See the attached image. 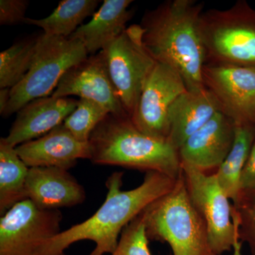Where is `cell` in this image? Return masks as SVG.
Masks as SVG:
<instances>
[{"label":"cell","mask_w":255,"mask_h":255,"mask_svg":"<svg viewBox=\"0 0 255 255\" xmlns=\"http://www.w3.org/2000/svg\"><path fill=\"white\" fill-rule=\"evenodd\" d=\"M142 214L149 239L168 243L173 255H216L205 222L189 197L183 172L173 189Z\"/></svg>","instance_id":"cell-4"},{"label":"cell","mask_w":255,"mask_h":255,"mask_svg":"<svg viewBox=\"0 0 255 255\" xmlns=\"http://www.w3.org/2000/svg\"><path fill=\"white\" fill-rule=\"evenodd\" d=\"M65 255V254H63V255Z\"/></svg>","instance_id":"cell-30"},{"label":"cell","mask_w":255,"mask_h":255,"mask_svg":"<svg viewBox=\"0 0 255 255\" xmlns=\"http://www.w3.org/2000/svg\"><path fill=\"white\" fill-rule=\"evenodd\" d=\"M110 113L94 101L80 99L73 113L65 119L64 126L82 142H89L92 132Z\"/></svg>","instance_id":"cell-23"},{"label":"cell","mask_w":255,"mask_h":255,"mask_svg":"<svg viewBox=\"0 0 255 255\" xmlns=\"http://www.w3.org/2000/svg\"><path fill=\"white\" fill-rule=\"evenodd\" d=\"M220 111L219 102L209 89L187 90L178 97L169 111L167 140L179 150L188 137Z\"/></svg>","instance_id":"cell-17"},{"label":"cell","mask_w":255,"mask_h":255,"mask_svg":"<svg viewBox=\"0 0 255 255\" xmlns=\"http://www.w3.org/2000/svg\"><path fill=\"white\" fill-rule=\"evenodd\" d=\"M62 220L60 210L41 209L28 199L20 201L0 219V255H36L61 232Z\"/></svg>","instance_id":"cell-9"},{"label":"cell","mask_w":255,"mask_h":255,"mask_svg":"<svg viewBox=\"0 0 255 255\" xmlns=\"http://www.w3.org/2000/svg\"><path fill=\"white\" fill-rule=\"evenodd\" d=\"M28 4L26 0H1L0 24L11 26L24 23Z\"/></svg>","instance_id":"cell-26"},{"label":"cell","mask_w":255,"mask_h":255,"mask_svg":"<svg viewBox=\"0 0 255 255\" xmlns=\"http://www.w3.org/2000/svg\"><path fill=\"white\" fill-rule=\"evenodd\" d=\"M29 167L20 158L16 148L0 139V215L20 201L27 199L26 177Z\"/></svg>","instance_id":"cell-20"},{"label":"cell","mask_w":255,"mask_h":255,"mask_svg":"<svg viewBox=\"0 0 255 255\" xmlns=\"http://www.w3.org/2000/svg\"><path fill=\"white\" fill-rule=\"evenodd\" d=\"M88 56L78 39L39 35L31 68L24 78L11 89L9 104L1 117H9L28 102L51 96L64 74Z\"/></svg>","instance_id":"cell-6"},{"label":"cell","mask_w":255,"mask_h":255,"mask_svg":"<svg viewBox=\"0 0 255 255\" xmlns=\"http://www.w3.org/2000/svg\"><path fill=\"white\" fill-rule=\"evenodd\" d=\"M242 243H241L240 241H238L235 243L233 248V255H243V254H242Z\"/></svg>","instance_id":"cell-29"},{"label":"cell","mask_w":255,"mask_h":255,"mask_svg":"<svg viewBox=\"0 0 255 255\" xmlns=\"http://www.w3.org/2000/svg\"><path fill=\"white\" fill-rule=\"evenodd\" d=\"M255 139V124H236L232 148L216 175L226 195L236 205L241 197L240 182Z\"/></svg>","instance_id":"cell-19"},{"label":"cell","mask_w":255,"mask_h":255,"mask_svg":"<svg viewBox=\"0 0 255 255\" xmlns=\"http://www.w3.org/2000/svg\"><path fill=\"white\" fill-rule=\"evenodd\" d=\"M142 36L140 25H131L101 50L114 90L130 117L157 63L144 46Z\"/></svg>","instance_id":"cell-7"},{"label":"cell","mask_w":255,"mask_h":255,"mask_svg":"<svg viewBox=\"0 0 255 255\" xmlns=\"http://www.w3.org/2000/svg\"><path fill=\"white\" fill-rule=\"evenodd\" d=\"M203 12V2L169 0L147 11L140 24L146 49L157 62L175 69L189 91L206 87V55L199 28Z\"/></svg>","instance_id":"cell-2"},{"label":"cell","mask_w":255,"mask_h":255,"mask_svg":"<svg viewBox=\"0 0 255 255\" xmlns=\"http://www.w3.org/2000/svg\"><path fill=\"white\" fill-rule=\"evenodd\" d=\"M11 89H0V114H2L10 100Z\"/></svg>","instance_id":"cell-28"},{"label":"cell","mask_w":255,"mask_h":255,"mask_svg":"<svg viewBox=\"0 0 255 255\" xmlns=\"http://www.w3.org/2000/svg\"><path fill=\"white\" fill-rule=\"evenodd\" d=\"M71 97H42L26 104L17 112L16 119L4 139L16 146L46 135L64 123L78 105Z\"/></svg>","instance_id":"cell-15"},{"label":"cell","mask_w":255,"mask_h":255,"mask_svg":"<svg viewBox=\"0 0 255 255\" xmlns=\"http://www.w3.org/2000/svg\"><path fill=\"white\" fill-rule=\"evenodd\" d=\"M132 2V0H105L92 19L69 38L81 42L89 55L97 54L127 29L132 15L128 9Z\"/></svg>","instance_id":"cell-18"},{"label":"cell","mask_w":255,"mask_h":255,"mask_svg":"<svg viewBox=\"0 0 255 255\" xmlns=\"http://www.w3.org/2000/svg\"><path fill=\"white\" fill-rule=\"evenodd\" d=\"M142 213L126 226L112 255H152Z\"/></svg>","instance_id":"cell-24"},{"label":"cell","mask_w":255,"mask_h":255,"mask_svg":"<svg viewBox=\"0 0 255 255\" xmlns=\"http://www.w3.org/2000/svg\"><path fill=\"white\" fill-rule=\"evenodd\" d=\"M202 77L223 113L236 124H255V69L206 63Z\"/></svg>","instance_id":"cell-11"},{"label":"cell","mask_w":255,"mask_h":255,"mask_svg":"<svg viewBox=\"0 0 255 255\" xmlns=\"http://www.w3.org/2000/svg\"><path fill=\"white\" fill-rule=\"evenodd\" d=\"M123 175V172H114L109 178L105 202L93 216L46 241L36 255H62L71 245L85 240L96 244L89 255L113 254L126 226L152 202L172 190L177 179L149 171L140 186L124 191Z\"/></svg>","instance_id":"cell-1"},{"label":"cell","mask_w":255,"mask_h":255,"mask_svg":"<svg viewBox=\"0 0 255 255\" xmlns=\"http://www.w3.org/2000/svg\"><path fill=\"white\" fill-rule=\"evenodd\" d=\"M235 130L236 122L220 111L179 147L181 163L204 172L219 168L232 148Z\"/></svg>","instance_id":"cell-13"},{"label":"cell","mask_w":255,"mask_h":255,"mask_svg":"<svg viewBox=\"0 0 255 255\" xmlns=\"http://www.w3.org/2000/svg\"><path fill=\"white\" fill-rule=\"evenodd\" d=\"M38 36L24 38L0 53V89L16 86L31 68Z\"/></svg>","instance_id":"cell-22"},{"label":"cell","mask_w":255,"mask_h":255,"mask_svg":"<svg viewBox=\"0 0 255 255\" xmlns=\"http://www.w3.org/2000/svg\"><path fill=\"white\" fill-rule=\"evenodd\" d=\"M92 163L159 172L177 179L182 173L178 150L167 140L144 133L129 116L109 114L90 137Z\"/></svg>","instance_id":"cell-3"},{"label":"cell","mask_w":255,"mask_h":255,"mask_svg":"<svg viewBox=\"0 0 255 255\" xmlns=\"http://www.w3.org/2000/svg\"><path fill=\"white\" fill-rule=\"evenodd\" d=\"M15 148L29 168L54 167L68 170L76 165L78 159L91 158L90 142L78 140L63 124Z\"/></svg>","instance_id":"cell-14"},{"label":"cell","mask_w":255,"mask_h":255,"mask_svg":"<svg viewBox=\"0 0 255 255\" xmlns=\"http://www.w3.org/2000/svg\"><path fill=\"white\" fill-rule=\"evenodd\" d=\"M182 167L191 202L205 222L211 249L216 255L231 251L240 241L238 222L216 174L184 164Z\"/></svg>","instance_id":"cell-8"},{"label":"cell","mask_w":255,"mask_h":255,"mask_svg":"<svg viewBox=\"0 0 255 255\" xmlns=\"http://www.w3.org/2000/svg\"><path fill=\"white\" fill-rule=\"evenodd\" d=\"M187 91L180 74L169 65L157 61L130 117L132 124L150 136L167 140L169 111L178 97Z\"/></svg>","instance_id":"cell-10"},{"label":"cell","mask_w":255,"mask_h":255,"mask_svg":"<svg viewBox=\"0 0 255 255\" xmlns=\"http://www.w3.org/2000/svg\"><path fill=\"white\" fill-rule=\"evenodd\" d=\"M99 3L98 0H63L47 17L26 18L24 23L42 28L48 36L69 38L85 18L95 14Z\"/></svg>","instance_id":"cell-21"},{"label":"cell","mask_w":255,"mask_h":255,"mask_svg":"<svg viewBox=\"0 0 255 255\" xmlns=\"http://www.w3.org/2000/svg\"><path fill=\"white\" fill-rule=\"evenodd\" d=\"M199 28L206 63L255 70V9L246 1L227 9L204 11Z\"/></svg>","instance_id":"cell-5"},{"label":"cell","mask_w":255,"mask_h":255,"mask_svg":"<svg viewBox=\"0 0 255 255\" xmlns=\"http://www.w3.org/2000/svg\"><path fill=\"white\" fill-rule=\"evenodd\" d=\"M54 97L78 96L97 102L117 116H128L111 82L102 52L89 55L64 74L52 95Z\"/></svg>","instance_id":"cell-12"},{"label":"cell","mask_w":255,"mask_h":255,"mask_svg":"<svg viewBox=\"0 0 255 255\" xmlns=\"http://www.w3.org/2000/svg\"><path fill=\"white\" fill-rule=\"evenodd\" d=\"M240 187L241 193L255 191V139L242 172Z\"/></svg>","instance_id":"cell-27"},{"label":"cell","mask_w":255,"mask_h":255,"mask_svg":"<svg viewBox=\"0 0 255 255\" xmlns=\"http://www.w3.org/2000/svg\"><path fill=\"white\" fill-rule=\"evenodd\" d=\"M26 193L28 199L46 210L73 207L86 199L85 189L68 170L54 167H30Z\"/></svg>","instance_id":"cell-16"},{"label":"cell","mask_w":255,"mask_h":255,"mask_svg":"<svg viewBox=\"0 0 255 255\" xmlns=\"http://www.w3.org/2000/svg\"><path fill=\"white\" fill-rule=\"evenodd\" d=\"M232 216L238 222L239 239L248 243L255 255V191L241 193L238 204H233Z\"/></svg>","instance_id":"cell-25"}]
</instances>
